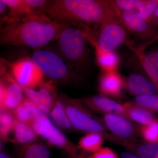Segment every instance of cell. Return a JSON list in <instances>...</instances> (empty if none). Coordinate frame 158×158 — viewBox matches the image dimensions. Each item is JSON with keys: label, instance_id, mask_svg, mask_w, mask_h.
I'll list each match as a JSON object with an SVG mask.
<instances>
[{"label": "cell", "instance_id": "6da1fadb", "mask_svg": "<svg viewBox=\"0 0 158 158\" xmlns=\"http://www.w3.org/2000/svg\"><path fill=\"white\" fill-rule=\"evenodd\" d=\"M71 24L53 21L40 10L3 27L1 44L40 48L57 39L62 30Z\"/></svg>", "mask_w": 158, "mask_h": 158}, {"label": "cell", "instance_id": "7a4b0ae2", "mask_svg": "<svg viewBox=\"0 0 158 158\" xmlns=\"http://www.w3.org/2000/svg\"><path fill=\"white\" fill-rule=\"evenodd\" d=\"M43 12L52 20L61 23L98 24L116 12L112 1H48Z\"/></svg>", "mask_w": 158, "mask_h": 158}, {"label": "cell", "instance_id": "3957f363", "mask_svg": "<svg viewBox=\"0 0 158 158\" xmlns=\"http://www.w3.org/2000/svg\"><path fill=\"white\" fill-rule=\"evenodd\" d=\"M78 24L67 26L57 40L60 56L79 77L90 68L91 54L84 28L77 27Z\"/></svg>", "mask_w": 158, "mask_h": 158}, {"label": "cell", "instance_id": "277c9868", "mask_svg": "<svg viewBox=\"0 0 158 158\" xmlns=\"http://www.w3.org/2000/svg\"><path fill=\"white\" fill-rule=\"evenodd\" d=\"M31 59L44 75L53 82L68 84L76 81L79 77L60 55L53 51L37 50L33 53Z\"/></svg>", "mask_w": 158, "mask_h": 158}, {"label": "cell", "instance_id": "5b68a950", "mask_svg": "<svg viewBox=\"0 0 158 158\" xmlns=\"http://www.w3.org/2000/svg\"><path fill=\"white\" fill-rule=\"evenodd\" d=\"M59 98L74 129L88 134H104L105 129L103 125L86 110L80 100L64 95H61Z\"/></svg>", "mask_w": 158, "mask_h": 158}, {"label": "cell", "instance_id": "8992f818", "mask_svg": "<svg viewBox=\"0 0 158 158\" xmlns=\"http://www.w3.org/2000/svg\"><path fill=\"white\" fill-rule=\"evenodd\" d=\"M31 126L37 136L49 145L62 150L67 155L76 158L78 156L75 145L53 123L48 115L40 113L34 118Z\"/></svg>", "mask_w": 158, "mask_h": 158}, {"label": "cell", "instance_id": "52a82bcc", "mask_svg": "<svg viewBox=\"0 0 158 158\" xmlns=\"http://www.w3.org/2000/svg\"><path fill=\"white\" fill-rule=\"evenodd\" d=\"M100 26L98 40H97L103 51L108 52H115L126 42V28L122 22L117 10Z\"/></svg>", "mask_w": 158, "mask_h": 158}, {"label": "cell", "instance_id": "ba28073f", "mask_svg": "<svg viewBox=\"0 0 158 158\" xmlns=\"http://www.w3.org/2000/svg\"><path fill=\"white\" fill-rule=\"evenodd\" d=\"M11 75L22 88L36 89L44 82V75L32 59L23 58L11 64Z\"/></svg>", "mask_w": 158, "mask_h": 158}, {"label": "cell", "instance_id": "9c48e42d", "mask_svg": "<svg viewBox=\"0 0 158 158\" xmlns=\"http://www.w3.org/2000/svg\"><path fill=\"white\" fill-rule=\"evenodd\" d=\"M116 8L126 28L136 37L146 42L157 35L158 31L156 27L148 22L138 11L134 9L122 11Z\"/></svg>", "mask_w": 158, "mask_h": 158}, {"label": "cell", "instance_id": "30bf717a", "mask_svg": "<svg viewBox=\"0 0 158 158\" xmlns=\"http://www.w3.org/2000/svg\"><path fill=\"white\" fill-rule=\"evenodd\" d=\"M52 81L44 82L38 90L22 88L26 97L37 106L40 113L49 115L51 110L58 98Z\"/></svg>", "mask_w": 158, "mask_h": 158}, {"label": "cell", "instance_id": "8fae6325", "mask_svg": "<svg viewBox=\"0 0 158 158\" xmlns=\"http://www.w3.org/2000/svg\"><path fill=\"white\" fill-rule=\"evenodd\" d=\"M22 87L12 75H6L0 83V107L12 111L24 99Z\"/></svg>", "mask_w": 158, "mask_h": 158}, {"label": "cell", "instance_id": "7c38bea8", "mask_svg": "<svg viewBox=\"0 0 158 158\" xmlns=\"http://www.w3.org/2000/svg\"><path fill=\"white\" fill-rule=\"evenodd\" d=\"M85 37L94 49L98 64L103 72L117 71L120 62V58L116 52H108L103 51L98 44L97 40L88 27L83 24Z\"/></svg>", "mask_w": 158, "mask_h": 158}, {"label": "cell", "instance_id": "4fadbf2b", "mask_svg": "<svg viewBox=\"0 0 158 158\" xmlns=\"http://www.w3.org/2000/svg\"><path fill=\"white\" fill-rule=\"evenodd\" d=\"M80 100L84 106H87L93 110L104 112L107 114L125 115L126 110L124 106L102 94Z\"/></svg>", "mask_w": 158, "mask_h": 158}, {"label": "cell", "instance_id": "5bb4252c", "mask_svg": "<svg viewBox=\"0 0 158 158\" xmlns=\"http://www.w3.org/2000/svg\"><path fill=\"white\" fill-rule=\"evenodd\" d=\"M124 82L117 71L103 72L99 81V89L105 95L117 96L121 93Z\"/></svg>", "mask_w": 158, "mask_h": 158}, {"label": "cell", "instance_id": "9a60e30c", "mask_svg": "<svg viewBox=\"0 0 158 158\" xmlns=\"http://www.w3.org/2000/svg\"><path fill=\"white\" fill-rule=\"evenodd\" d=\"M127 85L130 92L137 96L153 94L158 91V86L156 84L139 73L130 75Z\"/></svg>", "mask_w": 158, "mask_h": 158}, {"label": "cell", "instance_id": "2e32d148", "mask_svg": "<svg viewBox=\"0 0 158 158\" xmlns=\"http://www.w3.org/2000/svg\"><path fill=\"white\" fill-rule=\"evenodd\" d=\"M106 125L116 135L122 138L131 137L134 132L132 125L120 115L106 114L104 116Z\"/></svg>", "mask_w": 158, "mask_h": 158}, {"label": "cell", "instance_id": "e0dca14e", "mask_svg": "<svg viewBox=\"0 0 158 158\" xmlns=\"http://www.w3.org/2000/svg\"><path fill=\"white\" fill-rule=\"evenodd\" d=\"M13 138L12 143L21 145L32 144L38 140V136L31 126L15 119L11 132Z\"/></svg>", "mask_w": 158, "mask_h": 158}, {"label": "cell", "instance_id": "ac0fdd59", "mask_svg": "<svg viewBox=\"0 0 158 158\" xmlns=\"http://www.w3.org/2000/svg\"><path fill=\"white\" fill-rule=\"evenodd\" d=\"M144 71L158 87V48L147 53H135Z\"/></svg>", "mask_w": 158, "mask_h": 158}, {"label": "cell", "instance_id": "d6986e66", "mask_svg": "<svg viewBox=\"0 0 158 158\" xmlns=\"http://www.w3.org/2000/svg\"><path fill=\"white\" fill-rule=\"evenodd\" d=\"M12 113L16 119L31 126L34 118L40 113L37 106L26 97Z\"/></svg>", "mask_w": 158, "mask_h": 158}, {"label": "cell", "instance_id": "ffe728a7", "mask_svg": "<svg viewBox=\"0 0 158 158\" xmlns=\"http://www.w3.org/2000/svg\"><path fill=\"white\" fill-rule=\"evenodd\" d=\"M50 149L47 145L34 142L20 146L15 158H50Z\"/></svg>", "mask_w": 158, "mask_h": 158}, {"label": "cell", "instance_id": "44dd1931", "mask_svg": "<svg viewBox=\"0 0 158 158\" xmlns=\"http://www.w3.org/2000/svg\"><path fill=\"white\" fill-rule=\"evenodd\" d=\"M49 117L51 121L60 130L66 132H72L74 129L68 118L63 105L59 98L51 110Z\"/></svg>", "mask_w": 158, "mask_h": 158}, {"label": "cell", "instance_id": "7402d4cb", "mask_svg": "<svg viewBox=\"0 0 158 158\" xmlns=\"http://www.w3.org/2000/svg\"><path fill=\"white\" fill-rule=\"evenodd\" d=\"M125 108V116L134 121L144 125L151 124L155 119L152 113L136 104L128 103L124 105Z\"/></svg>", "mask_w": 158, "mask_h": 158}, {"label": "cell", "instance_id": "603a6c76", "mask_svg": "<svg viewBox=\"0 0 158 158\" xmlns=\"http://www.w3.org/2000/svg\"><path fill=\"white\" fill-rule=\"evenodd\" d=\"M158 6V0H138L135 10L152 25L158 26V18L155 12Z\"/></svg>", "mask_w": 158, "mask_h": 158}, {"label": "cell", "instance_id": "cb8c5ba5", "mask_svg": "<svg viewBox=\"0 0 158 158\" xmlns=\"http://www.w3.org/2000/svg\"><path fill=\"white\" fill-rule=\"evenodd\" d=\"M15 119L12 111L4 109L0 113L1 141L6 142L10 141L11 134Z\"/></svg>", "mask_w": 158, "mask_h": 158}, {"label": "cell", "instance_id": "d4e9b609", "mask_svg": "<svg viewBox=\"0 0 158 158\" xmlns=\"http://www.w3.org/2000/svg\"><path fill=\"white\" fill-rule=\"evenodd\" d=\"M103 142L102 135L97 133H89L80 139L78 147L84 151L94 153L101 148Z\"/></svg>", "mask_w": 158, "mask_h": 158}, {"label": "cell", "instance_id": "484cf974", "mask_svg": "<svg viewBox=\"0 0 158 158\" xmlns=\"http://www.w3.org/2000/svg\"><path fill=\"white\" fill-rule=\"evenodd\" d=\"M135 102L136 105L145 110L158 111V96L156 94L138 95Z\"/></svg>", "mask_w": 158, "mask_h": 158}, {"label": "cell", "instance_id": "4316f807", "mask_svg": "<svg viewBox=\"0 0 158 158\" xmlns=\"http://www.w3.org/2000/svg\"><path fill=\"white\" fill-rule=\"evenodd\" d=\"M138 156L141 158H158V143H149L141 145L136 150Z\"/></svg>", "mask_w": 158, "mask_h": 158}, {"label": "cell", "instance_id": "83f0119b", "mask_svg": "<svg viewBox=\"0 0 158 158\" xmlns=\"http://www.w3.org/2000/svg\"><path fill=\"white\" fill-rule=\"evenodd\" d=\"M143 138L150 143H158V120L144 126L141 129Z\"/></svg>", "mask_w": 158, "mask_h": 158}, {"label": "cell", "instance_id": "f1b7e54d", "mask_svg": "<svg viewBox=\"0 0 158 158\" xmlns=\"http://www.w3.org/2000/svg\"><path fill=\"white\" fill-rule=\"evenodd\" d=\"M77 158H118L112 149L108 148H101L93 154L88 156L79 155Z\"/></svg>", "mask_w": 158, "mask_h": 158}, {"label": "cell", "instance_id": "f546056e", "mask_svg": "<svg viewBox=\"0 0 158 158\" xmlns=\"http://www.w3.org/2000/svg\"><path fill=\"white\" fill-rule=\"evenodd\" d=\"M113 5L119 10H135L138 0H116L112 1Z\"/></svg>", "mask_w": 158, "mask_h": 158}, {"label": "cell", "instance_id": "4dcf8cb0", "mask_svg": "<svg viewBox=\"0 0 158 158\" xmlns=\"http://www.w3.org/2000/svg\"><path fill=\"white\" fill-rule=\"evenodd\" d=\"M158 40V34L154 38H153L151 40L148 41V42L144 43L143 44L139 46V47L138 48H133V50L135 52V53H141L143 52L146 48L151 45L152 44L154 43L155 42H156Z\"/></svg>", "mask_w": 158, "mask_h": 158}, {"label": "cell", "instance_id": "1f68e13d", "mask_svg": "<svg viewBox=\"0 0 158 158\" xmlns=\"http://www.w3.org/2000/svg\"><path fill=\"white\" fill-rule=\"evenodd\" d=\"M121 156V158H141L138 156L126 152L122 153Z\"/></svg>", "mask_w": 158, "mask_h": 158}, {"label": "cell", "instance_id": "d6a6232c", "mask_svg": "<svg viewBox=\"0 0 158 158\" xmlns=\"http://www.w3.org/2000/svg\"><path fill=\"white\" fill-rule=\"evenodd\" d=\"M8 8L7 4L5 2L4 0H0V13L1 15L4 14L6 9Z\"/></svg>", "mask_w": 158, "mask_h": 158}, {"label": "cell", "instance_id": "836d02e7", "mask_svg": "<svg viewBox=\"0 0 158 158\" xmlns=\"http://www.w3.org/2000/svg\"><path fill=\"white\" fill-rule=\"evenodd\" d=\"M0 158H15L7 152L6 149L0 151Z\"/></svg>", "mask_w": 158, "mask_h": 158}, {"label": "cell", "instance_id": "e575fe53", "mask_svg": "<svg viewBox=\"0 0 158 158\" xmlns=\"http://www.w3.org/2000/svg\"><path fill=\"white\" fill-rule=\"evenodd\" d=\"M155 15H156V16L158 18V6L157 7V8L156 9V11L155 12Z\"/></svg>", "mask_w": 158, "mask_h": 158}, {"label": "cell", "instance_id": "d590c367", "mask_svg": "<svg viewBox=\"0 0 158 158\" xmlns=\"http://www.w3.org/2000/svg\"><path fill=\"white\" fill-rule=\"evenodd\" d=\"M65 158H76L75 157H73L71 156H69V155H66V156H65Z\"/></svg>", "mask_w": 158, "mask_h": 158}, {"label": "cell", "instance_id": "8d00e7d4", "mask_svg": "<svg viewBox=\"0 0 158 158\" xmlns=\"http://www.w3.org/2000/svg\"></svg>", "mask_w": 158, "mask_h": 158}, {"label": "cell", "instance_id": "74e56055", "mask_svg": "<svg viewBox=\"0 0 158 158\" xmlns=\"http://www.w3.org/2000/svg\"></svg>", "mask_w": 158, "mask_h": 158}]
</instances>
